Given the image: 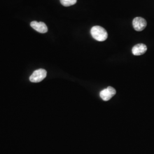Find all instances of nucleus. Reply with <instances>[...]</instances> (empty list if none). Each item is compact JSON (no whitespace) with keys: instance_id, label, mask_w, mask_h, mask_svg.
<instances>
[{"instance_id":"f257e3e1","label":"nucleus","mask_w":154,"mask_h":154,"mask_svg":"<svg viewBox=\"0 0 154 154\" xmlns=\"http://www.w3.org/2000/svg\"><path fill=\"white\" fill-rule=\"evenodd\" d=\"M90 33L94 39L100 42L106 41L108 37L106 30L104 28L99 26H93L91 29Z\"/></svg>"},{"instance_id":"423d86ee","label":"nucleus","mask_w":154,"mask_h":154,"mask_svg":"<svg viewBox=\"0 0 154 154\" xmlns=\"http://www.w3.org/2000/svg\"><path fill=\"white\" fill-rule=\"evenodd\" d=\"M147 50L146 45L143 44H139L135 45L132 49V54L134 55H140L144 54Z\"/></svg>"},{"instance_id":"39448f33","label":"nucleus","mask_w":154,"mask_h":154,"mask_svg":"<svg viewBox=\"0 0 154 154\" xmlns=\"http://www.w3.org/2000/svg\"><path fill=\"white\" fill-rule=\"evenodd\" d=\"M30 26L35 30L39 33H46L48 30L46 25L43 22H37V21H32L30 23Z\"/></svg>"},{"instance_id":"7ed1b4c3","label":"nucleus","mask_w":154,"mask_h":154,"mask_svg":"<svg viewBox=\"0 0 154 154\" xmlns=\"http://www.w3.org/2000/svg\"><path fill=\"white\" fill-rule=\"evenodd\" d=\"M116 94V89L109 86L100 92V97L104 101H108Z\"/></svg>"},{"instance_id":"f03ea898","label":"nucleus","mask_w":154,"mask_h":154,"mask_svg":"<svg viewBox=\"0 0 154 154\" xmlns=\"http://www.w3.org/2000/svg\"><path fill=\"white\" fill-rule=\"evenodd\" d=\"M47 75V72L43 69H39L33 72L29 78L30 81L33 83H38L44 80Z\"/></svg>"},{"instance_id":"0eeeda50","label":"nucleus","mask_w":154,"mask_h":154,"mask_svg":"<svg viewBox=\"0 0 154 154\" xmlns=\"http://www.w3.org/2000/svg\"><path fill=\"white\" fill-rule=\"evenodd\" d=\"M77 0H60L61 4L64 6H70L76 4Z\"/></svg>"},{"instance_id":"20e7f679","label":"nucleus","mask_w":154,"mask_h":154,"mask_svg":"<svg viewBox=\"0 0 154 154\" xmlns=\"http://www.w3.org/2000/svg\"><path fill=\"white\" fill-rule=\"evenodd\" d=\"M132 25L136 31L140 32L146 27L147 22L143 18L136 17L133 20Z\"/></svg>"}]
</instances>
